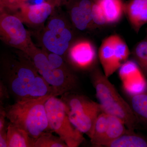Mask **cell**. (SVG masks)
Returning a JSON list of instances; mask_svg holds the SVG:
<instances>
[{"mask_svg": "<svg viewBox=\"0 0 147 147\" xmlns=\"http://www.w3.org/2000/svg\"><path fill=\"white\" fill-rule=\"evenodd\" d=\"M47 55L50 65L53 69L68 68L61 55L51 53Z\"/></svg>", "mask_w": 147, "mask_h": 147, "instance_id": "cell-24", "label": "cell"}, {"mask_svg": "<svg viewBox=\"0 0 147 147\" xmlns=\"http://www.w3.org/2000/svg\"><path fill=\"white\" fill-rule=\"evenodd\" d=\"M103 11L107 24H115L122 17L125 6L122 0H94Z\"/></svg>", "mask_w": 147, "mask_h": 147, "instance_id": "cell-14", "label": "cell"}, {"mask_svg": "<svg viewBox=\"0 0 147 147\" xmlns=\"http://www.w3.org/2000/svg\"><path fill=\"white\" fill-rule=\"evenodd\" d=\"M53 95L15 102L5 108L9 123L26 131L36 139L50 130L45 109L46 101Z\"/></svg>", "mask_w": 147, "mask_h": 147, "instance_id": "cell-2", "label": "cell"}, {"mask_svg": "<svg viewBox=\"0 0 147 147\" xmlns=\"http://www.w3.org/2000/svg\"><path fill=\"white\" fill-rule=\"evenodd\" d=\"M98 57L103 73L108 78L122 65L117 57L112 36L106 38L102 41L98 51Z\"/></svg>", "mask_w": 147, "mask_h": 147, "instance_id": "cell-11", "label": "cell"}, {"mask_svg": "<svg viewBox=\"0 0 147 147\" xmlns=\"http://www.w3.org/2000/svg\"><path fill=\"white\" fill-rule=\"evenodd\" d=\"M125 11L136 32L147 23V0H130L125 6Z\"/></svg>", "mask_w": 147, "mask_h": 147, "instance_id": "cell-12", "label": "cell"}, {"mask_svg": "<svg viewBox=\"0 0 147 147\" xmlns=\"http://www.w3.org/2000/svg\"><path fill=\"white\" fill-rule=\"evenodd\" d=\"M62 96L61 99L65 104L71 123L90 139L98 117L102 112L100 104L72 92Z\"/></svg>", "mask_w": 147, "mask_h": 147, "instance_id": "cell-4", "label": "cell"}, {"mask_svg": "<svg viewBox=\"0 0 147 147\" xmlns=\"http://www.w3.org/2000/svg\"><path fill=\"white\" fill-rule=\"evenodd\" d=\"M123 121L118 117L108 114V126L102 146L121 137L127 130Z\"/></svg>", "mask_w": 147, "mask_h": 147, "instance_id": "cell-17", "label": "cell"}, {"mask_svg": "<svg viewBox=\"0 0 147 147\" xmlns=\"http://www.w3.org/2000/svg\"><path fill=\"white\" fill-rule=\"evenodd\" d=\"M7 147H34L35 139L12 124L7 126Z\"/></svg>", "mask_w": 147, "mask_h": 147, "instance_id": "cell-13", "label": "cell"}, {"mask_svg": "<svg viewBox=\"0 0 147 147\" xmlns=\"http://www.w3.org/2000/svg\"><path fill=\"white\" fill-rule=\"evenodd\" d=\"M92 21L97 25H103L107 24L103 11L100 5L95 1L92 9Z\"/></svg>", "mask_w": 147, "mask_h": 147, "instance_id": "cell-22", "label": "cell"}, {"mask_svg": "<svg viewBox=\"0 0 147 147\" xmlns=\"http://www.w3.org/2000/svg\"><path fill=\"white\" fill-rule=\"evenodd\" d=\"M55 5L52 2H43L30 5L24 4L19 10V18L22 21L32 25L43 24L53 12Z\"/></svg>", "mask_w": 147, "mask_h": 147, "instance_id": "cell-8", "label": "cell"}, {"mask_svg": "<svg viewBox=\"0 0 147 147\" xmlns=\"http://www.w3.org/2000/svg\"><path fill=\"white\" fill-rule=\"evenodd\" d=\"M69 59L72 65L82 69L93 66L96 60V52L93 44L89 40L77 41L68 49Z\"/></svg>", "mask_w": 147, "mask_h": 147, "instance_id": "cell-7", "label": "cell"}, {"mask_svg": "<svg viewBox=\"0 0 147 147\" xmlns=\"http://www.w3.org/2000/svg\"><path fill=\"white\" fill-rule=\"evenodd\" d=\"M6 113L5 108L1 105L0 110V131L5 128Z\"/></svg>", "mask_w": 147, "mask_h": 147, "instance_id": "cell-27", "label": "cell"}, {"mask_svg": "<svg viewBox=\"0 0 147 147\" xmlns=\"http://www.w3.org/2000/svg\"><path fill=\"white\" fill-rule=\"evenodd\" d=\"M112 36L113 46L117 57L122 65L126 62L129 55L128 46L124 40L118 35Z\"/></svg>", "mask_w": 147, "mask_h": 147, "instance_id": "cell-21", "label": "cell"}, {"mask_svg": "<svg viewBox=\"0 0 147 147\" xmlns=\"http://www.w3.org/2000/svg\"><path fill=\"white\" fill-rule=\"evenodd\" d=\"M7 127L0 131V147H7Z\"/></svg>", "mask_w": 147, "mask_h": 147, "instance_id": "cell-26", "label": "cell"}, {"mask_svg": "<svg viewBox=\"0 0 147 147\" xmlns=\"http://www.w3.org/2000/svg\"><path fill=\"white\" fill-rule=\"evenodd\" d=\"M133 57L142 73L147 77V40L137 44L134 49Z\"/></svg>", "mask_w": 147, "mask_h": 147, "instance_id": "cell-20", "label": "cell"}, {"mask_svg": "<svg viewBox=\"0 0 147 147\" xmlns=\"http://www.w3.org/2000/svg\"><path fill=\"white\" fill-rule=\"evenodd\" d=\"M68 0H54L56 5H59L61 4H65Z\"/></svg>", "mask_w": 147, "mask_h": 147, "instance_id": "cell-28", "label": "cell"}, {"mask_svg": "<svg viewBox=\"0 0 147 147\" xmlns=\"http://www.w3.org/2000/svg\"><path fill=\"white\" fill-rule=\"evenodd\" d=\"M45 107L50 130L57 134L68 147L79 146L85 140L83 133L71 123L61 98L51 96L45 102Z\"/></svg>", "mask_w": 147, "mask_h": 147, "instance_id": "cell-5", "label": "cell"}, {"mask_svg": "<svg viewBox=\"0 0 147 147\" xmlns=\"http://www.w3.org/2000/svg\"><path fill=\"white\" fill-rule=\"evenodd\" d=\"M130 107L139 121L147 127V90L130 94Z\"/></svg>", "mask_w": 147, "mask_h": 147, "instance_id": "cell-15", "label": "cell"}, {"mask_svg": "<svg viewBox=\"0 0 147 147\" xmlns=\"http://www.w3.org/2000/svg\"><path fill=\"white\" fill-rule=\"evenodd\" d=\"M34 147H68L59 137L46 131L35 139Z\"/></svg>", "mask_w": 147, "mask_h": 147, "instance_id": "cell-19", "label": "cell"}, {"mask_svg": "<svg viewBox=\"0 0 147 147\" xmlns=\"http://www.w3.org/2000/svg\"><path fill=\"white\" fill-rule=\"evenodd\" d=\"M94 2V0H68L66 3L70 8L71 21L78 30H84L92 21Z\"/></svg>", "mask_w": 147, "mask_h": 147, "instance_id": "cell-10", "label": "cell"}, {"mask_svg": "<svg viewBox=\"0 0 147 147\" xmlns=\"http://www.w3.org/2000/svg\"><path fill=\"white\" fill-rule=\"evenodd\" d=\"M0 30L3 40L24 53L33 45L23 21L18 16L8 14L1 16Z\"/></svg>", "mask_w": 147, "mask_h": 147, "instance_id": "cell-6", "label": "cell"}, {"mask_svg": "<svg viewBox=\"0 0 147 147\" xmlns=\"http://www.w3.org/2000/svg\"><path fill=\"white\" fill-rule=\"evenodd\" d=\"M71 39V32L65 28L59 30H47L43 35L42 42L50 53L62 56L68 50Z\"/></svg>", "mask_w": 147, "mask_h": 147, "instance_id": "cell-9", "label": "cell"}, {"mask_svg": "<svg viewBox=\"0 0 147 147\" xmlns=\"http://www.w3.org/2000/svg\"><path fill=\"white\" fill-rule=\"evenodd\" d=\"M108 126V114L104 112L100 113L98 117L91 143L94 147H101L106 134Z\"/></svg>", "mask_w": 147, "mask_h": 147, "instance_id": "cell-18", "label": "cell"}, {"mask_svg": "<svg viewBox=\"0 0 147 147\" xmlns=\"http://www.w3.org/2000/svg\"><path fill=\"white\" fill-rule=\"evenodd\" d=\"M91 80L102 112L118 117L127 129L134 131L139 121L129 103L121 96L108 77L97 69L92 73Z\"/></svg>", "mask_w": 147, "mask_h": 147, "instance_id": "cell-3", "label": "cell"}, {"mask_svg": "<svg viewBox=\"0 0 147 147\" xmlns=\"http://www.w3.org/2000/svg\"><path fill=\"white\" fill-rule=\"evenodd\" d=\"M28 1V0H1L0 1L1 8H6L10 10H17L21 6L26 3ZM46 1L52 2L55 5L54 0Z\"/></svg>", "mask_w": 147, "mask_h": 147, "instance_id": "cell-23", "label": "cell"}, {"mask_svg": "<svg viewBox=\"0 0 147 147\" xmlns=\"http://www.w3.org/2000/svg\"><path fill=\"white\" fill-rule=\"evenodd\" d=\"M1 80L15 102L53 93V88L38 73L26 55L4 59Z\"/></svg>", "mask_w": 147, "mask_h": 147, "instance_id": "cell-1", "label": "cell"}, {"mask_svg": "<svg viewBox=\"0 0 147 147\" xmlns=\"http://www.w3.org/2000/svg\"><path fill=\"white\" fill-rule=\"evenodd\" d=\"M47 27V30H59L66 28L64 21L58 18H53L50 20L48 23Z\"/></svg>", "mask_w": 147, "mask_h": 147, "instance_id": "cell-25", "label": "cell"}, {"mask_svg": "<svg viewBox=\"0 0 147 147\" xmlns=\"http://www.w3.org/2000/svg\"><path fill=\"white\" fill-rule=\"evenodd\" d=\"M107 147H147V137L127 129L125 134L110 144Z\"/></svg>", "mask_w": 147, "mask_h": 147, "instance_id": "cell-16", "label": "cell"}]
</instances>
